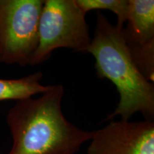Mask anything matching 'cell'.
Instances as JSON below:
<instances>
[{"label":"cell","mask_w":154,"mask_h":154,"mask_svg":"<svg viewBox=\"0 0 154 154\" xmlns=\"http://www.w3.org/2000/svg\"><path fill=\"white\" fill-rule=\"evenodd\" d=\"M126 25L122 33L136 66L154 82V1L128 0Z\"/></svg>","instance_id":"6"},{"label":"cell","mask_w":154,"mask_h":154,"mask_svg":"<svg viewBox=\"0 0 154 154\" xmlns=\"http://www.w3.org/2000/svg\"><path fill=\"white\" fill-rule=\"evenodd\" d=\"M43 74L36 72L34 74L17 79H0V101L8 100L27 99L37 94H44L49 91L53 85L41 84Z\"/></svg>","instance_id":"7"},{"label":"cell","mask_w":154,"mask_h":154,"mask_svg":"<svg viewBox=\"0 0 154 154\" xmlns=\"http://www.w3.org/2000/svg\"><path fill=\"white\" fill-rule=\"evenodd\" d=\"M61 84L37 99L18 101L9 109L7 121L13 144L8 154H75L91 139L93 131L78 128L66 119Z\"/></svg>","instance_id":"1"},{"label":"cell","mask_w":154,"mask_h":154,"mask_svg":"<svg viewBox=\"0 0 154 154\" xmlns=\"http://www.w3.org/2000/svg\"><path fill=\"white\" fill-rule=\"evenodd\" d=\"M77 5L84 13L92 10H109L117 17L116 26L123 29L126 24L128 0H76Z\"/></svg>","instance_id":"8"},{"label":"cell","mask_w":154,"mask_h":154,"mask_svg":"<svg viewBox=\"0 0 154 154\" xmlns=\"http://www.w3.org/2000/svg\"><path fill=\"white\" fill-rule=\"evenodd\" d=\"M89 141L86 154H154V122L111 121Z\"/></svg>","instance_id":"5"},{"label":"cell","mask_w":154,"mask_h":154,"mask_svg":"<svg viewBox=\"0 0 154 154\" xmlns=\"http://www.w3.org/2000/svg\"><path fill=\"white\" fill-rule=\"evenodd\" d=\"M122 29L98 12L94 35L87 50L95 59L97 76L111 81L120 96L116 109L106 121L113 120L117 116L121 120L128 121L139 112L146 121H153V83L146 79L136 66Z\"/></svg>","instance_id":"2"},{"label":"cell","mask_w":154,"mask_h":154,"mask_svg":"<svg viewBox=\"0 0 154 154\" xmlns=\"http://www.w3.org/2000/svg\"><path fill=\"white\" fill-rule=\"evenodd\" d=\"M38 36V47L31 66L48 60L54 50L61 48L87 52L91 41L86 13L76 0H44Z\"/></svg>","instance_id":"3"},{"label":"cell","mask_w":154,"mask_h":154,"mask_svg":"<svg viewBox=\"0 0 154 154\" xmlns=\"http://www.w3.org/2000/svg\"><path fill=\"white\" fill-rule=\"evenodd\" d=\"M44 0H0V62L30 65Z\"/></svg>","instance_id":"4"}]
</instances>
